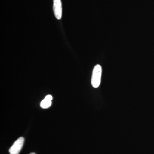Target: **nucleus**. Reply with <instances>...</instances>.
Listing matches in <instances>:
<instances>
[{"instance_id":"nucleus-4","label":"nucleus","mask_w":154,"mask_h":154,"mask_svg":"<svg viewBox=\"0 0 154 154\" xmlns=\"http://www.w3.org/2000/svg\"><path fill=\"white\" fill-rule=\"evenodd\" d=\"M53 97L51 95H47L40 103V107L43 109H47L49 108L52 104L51 101Z\"/></svg>"},{"instance_id":"nucleus-3","label":"nucleus","mask_w":154,"mask_h":154,"mask_svg":"<svg viewBox=\"0 0 154 154\" xmlns=\"http://www.w3.org/2000/svg\"><path fill=\"white\" fill-rule=\"evenodd\" d=\"M53 11L57 19L60 20L62 16V7L61 0H53Z\"/></svg>"},{"instance_id":"nucleus-1","label":"nucleus","mask_w":154,"mask_h":154,"mask_svg":"<svg viewBox=\"0 0 154 154\" xmlns=\"http://www.w3.org/2000/svg\"><path fill=\"white\" fill-rule=\"evenodd\" d=\"M102 74V68L100 65H96L93 71L91 84L94 88H99L101 81Z\"/></svg>"},{"instance_id":"nucleus-5","label":"nucleus","mask_w":154,"mask_h":154,"mask_svg":"<svg viewBox=\"0 0 154 154\" xmlns=\"http://www.w3.org/2000/svg\"><path fill=\"white\" fill-rule=\"evenodd\" d=\"M30 154H35V153L32 152V153H30Z\"/></svg>"},{"instance_id":"nucleus-2","label":"nucleus","mask_w":154,"mask_h":154,"mask_svg":"<svg viewBox=\"0 0 154 154\" xmlns=\"http://www.w3.org/2000/svg\"><path fill=\"white\" fill-rule=\"evenodd\" d=\"M24 141V137H20L18 138L9 149L10 154H19L22 150Z\"/></svg>"}]
</instances>
